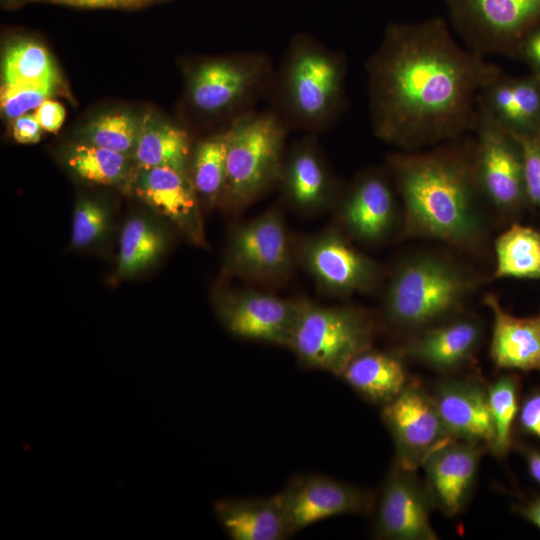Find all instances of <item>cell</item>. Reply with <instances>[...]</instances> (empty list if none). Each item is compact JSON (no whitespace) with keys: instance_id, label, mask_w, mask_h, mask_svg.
<instances>
[{"instance_id":"obj_1","label":"cell","mask_w":540,"mask_h":540,"mask_svg":"<svg viewBox=\"0 0 540 540\" xmlns=\"http://www.w3.org/2000/svg\"><path fill=\"white\" fill-rule=\"evenodd\" d=\"M501 70L465 47L442 16L392 22L365 64L373 134L401 151L471 134L479 92Z\"/></svg>"},{"instance_id":"obj_2","label":"cell","mask_w":540,"mask_h":540,"mask_svg":"<svg viewBox=\"0 0 540 540\" xmlns=\"http://www.w3.org/2000/svg\"><path fill=\"white\" fill-rule=\"evenodd\" d=\"M387 170L402 203V236L483 250L486 228L475 167L474 133L435 146L396 151Z\"/></svg>"},{"instance_id":"obj_3","label":"cell","mask_w":540,"mask_h":540,"mask_svg":"<svg viewBox=\"0 0 540 540\" xmlns=\"http://www.w3.org/2000/svg\"><path fill=\"white\" fill-rule=\"evenodd\" d=\"M346 59L314 37H292L274 85L277 114L310 133L331 126L344 108Z\"/></svg>"},{"instance_id":"obj_4","label":"cell","mask_w":540,"mask_h":540,"mask_svg":"<svg viewBox=\"0 0 540 540\" xmlns=\"http://www.w3.org/2000/svg\"><path fill=\"white\" fill-rule=\"evenodd\" d=\"M476 287V277L452 259L418 254L393 272L383 315L393 327L422 330L454 315Z\"/></svg>"},{"instance_id":"obj_5","label":"cell","mask_w":540,"mask_h":540,"mask_svg":"<svg viewBox=\"0 0 540 540\" xmlns=\"http://www.w3.org/2000/svg\"><path fill=\"white\" fill-rule=\"evenodd\" d=\"M287 128L275 110H251L231 121L224 132L227 186L222 206L243 210L279 183Z\"/></svg>"},{"instance_id":"obj_6","label":"cell","mask_w":540,"mask_h":540,"mask_svg":"<svg viewBox=\"0 0 540 540\" xmlns=\"http://www.w3.org/2000/svg\"><path fill=\"white\" fill-rule=\"evenodd\" d=\"M373 321L353 306H320L303 301L289 349L300 362L341 376L350 361L371 348Z\"/></svg>"},{"instance_id":"obj_7","label":"cell","mask_w":540,"mask_h":540,"mask_svg":"<svg viewBox=\"0 0 540 540\" xmlns=\"http://www.w3.org/2000/svg\"><path fill=\"white\" fill-rule=\"evenodd\" d=\"M448 22L471 51L515 59L519 44L540 26V0H445Z\"/></svg>"},{"instance_id":"obj_8","label":"cell","mask_w":540,"mask_h":540,"mask_svg":"<svg viewBox=\"0 0 540 540\" xmlns=\"http://www.w3.org/2000/svg\"><path fill=\"white\" fill-rule=\"evenodd\" d=\"M271 60L261 53L202 61L189 75L188 97L206 115L235 111L238 116L272 86Z\"/></svg>"},{"instance_id":"obj_9","label":"cell","mask_w":540,"mask_h":540,"mask_svg":"<svg viewBox=\"0 0 540 540\" xmlns=\"http://www.w3.org/2000/svg\"><path fill=\"white\" fill-rule=\"evenodd\" d=\"M475 167L484 200L500 212H516L528 201L520 143L477 107Z\"/></svg>"},{"instance_id":"obj_10","label":"cell","mask_w":540,"mask_h":540,"mask_svg":"<svg viewBox=\"0 0 540 540\" xmlns=\"http://www.w3.org/2000/svg\"><path fill=\"white\" fill-rule=\"evenodd\" d=\"M228 274L261 284H276L289 277L293 253L285 221L277 208L237 226L225 255Z\"/></svg>"},{"instance_id":"obj_11","label":"cell","mask_w":540,"mask_h":540,"mask_svg":"<svg viewBox=\"0 0 540 540\" xmlns=\"http://www.w3.org/2000/svg\"><path fill=\"white\" fill-rule=\"evenodd\" d=\"M297 257L316 284L332 295L367 293L380 279L378 265L336 229L304 240Z\"/></svg>"},{"instance_id":"obj_12","label":"cell","mask_w":540,"mask_h":540,"mask_svg":"<svg viewBox=\"0 0 540 540\" xmlns=\"http://www.w3.org/2000/svg\"><path fill=\"white\" fill-rule=\"evenodd\" d=\"M382 420L393 437L396 462L409 470L416 471L432 451L453 439L433 397L416 382L383 406Z\"/></svg>"},{"instance_id":"obj_13","label":"cell","mask_w":540,"mask_h":540,"mask_svg":"<svg viewBox=\"0 0 540 540\" xmlns=\"http://www.w3.org/2000/svg\"><path fill=\"white\" fill-rule=\"evenodd\" d=\"M278 495L288 536L330 517L367 514L374 504L368 490L323 475L295 478Z\"/></svg>"},{"instance_id":"obj_14","label":"cell","mask_w":540,"mask_h":540,"mask_svg":"<svg viewBox=\"0 0 540 540\" xmlns=\"http://www.w3.org/2000/svg\"><path fill=\"white\" fill-rule=\"evenodd\" d=\"M302 302L252 290L228 291L217 299L216 312L233 336L289 349Z\"/></svg>"},{"instance_id":"obj_15","label":"cell","mask_w":540,"mask_h":540,"mask_svg":"<svg viewBox=\"0 0 540 540\" xmlns=\"http://www.w3.org/2000/svg\"><path fill=\"white\" fill-rule=\"evenodd\" d=\"M416 471L396 461L383 485L377 507L374 536L387 540H436L430 522L434 506L426 484Z\"/></svg>"},{"instance_id":"obj_16","label":"cell","mask_w":540,"mask_h":540,"mask_svg":"<svg viewBox=\"0 0 540 540\" xmlns=\"http://www.w3.org/2000/svg\"><path fill=\"white\" fill-rule=\"evenodd\" d=\"M396 189L388 170L359 173L343 193L339 216L348 234L375 244L387 238L397 223Z\"/></svg>"},{"instance_id":"obj_17","label":"cell","mask_w":540,"mask_h":540,"mask_svg":"<svg viewBox=\"0 0 540 540\" xmlns=\"http://www.w3.org/2000/svg\"><path fill=\"white\" fill-rule=\"evenodd\" d=\"M131 187L139 200L173 223L191 242L205 244L200 201L188 171L136 169Z\"/></svg>"},{"instance_id":"obj_18","label":"cell","mask_w":540,"mask_h":540,"mask_svg":"<svg viewBox=\"0 0 540 540\" xmlns=\"http://www.w3.org/2000/svg\"><path fill=\"white\" fill-rule=\"evenodd\" d=\"M278 184L286 201L303 214L325 210L338 196L336 180L311 135L296 140L285 153Z\"/></svg>"},{"instance_id":"obj_19","label":"cell","mask_w":540,"mask_h":540,"mask_svg":"<svg viewBox=\"0 0 540 540\" xmlns=\"http://www.w3.org/2000/svg\"><path fill=\"white\" fill-rule=\"evenodd\" d=\"M484 448L452 439L432 451L423 462L433 504L446 516L459 514L467 505Z\"/></svg>"},{"instance_id":"obj_20","label":"cell","mask_w":540,"mask_h":540,"mask_svg":"<svg viewBox=\"0 0 540 540\" xmlns=\"http://www.w3.org/2000/svg\"><path fill=\"white\" fill-rule=\"evenodd\" d=\"M477 107L516 139L540 136V79L503 69L479 92Z\"/></svg>"},{"instance_id":"obj_21","label":"cell","mask_w":540,"mask_h":540,"mask_svg":"<svg viewBox=\"0 0 540 540\" xmlns=\"http://www.w3.org/2000/svg\"><path fill=\"white\" fill-rule=\"evenodd\" d=\"M433 400L448 434L490 449L495 437L487 388L470 379H447Z\"/></svg>"},{"instance_id":"obj_22","label":"cell","mask_w":540,"mask_h":540,"mask_svg":"<svg viewBox=\"0 0 540 540\" xmlns=\"http://www.w3.org/2000/svg\"><path fill=\"white\" fill-rule=\"evenodd\" d=\"M483 337V327L474 317H461L421 330L404 347L409 357L439 371H452L468 363Z\"/></svg>"},{"instance_id":"obj_23","label":"cell","mask_w":540,"mask_h":540,"mask_svg":"<svg viewBox=\"0 0 540 540\" xmlns=\"http://www.w3.org/2000/svg\"><path fill=\"white\" fill-rule=\"evenodd\" d=\"M493 316L490 357L502 369L540 372V314L516 317L495 295L484 297Z\"/></svg>"},{"instance_id":"obj_24","label":"cell","mask_w":540,"mask_h":540,"mask_svg":"<svg viewBox=\"0 0 540 540\" xmlns=\"http://www.w3.org/2000/svg\"><path fill=\"white\" fill-rule=\"evenodd\" d=\"M215 516L233 540H282L288 537L279 495L266 498L219 499Z\"/></svg>"},{"instance_id":"obj_25","label":"cell","mask_w":540,"mask_h":540,"mask_svg":"<svg viewBox=\"0 0 540 540\" xmlns=\"http://www.w3.org/2000/svg\"><path fill=\"white\" fill-rule=\"evenodd\" d=\"M341 377L364 399L382 406L395 399L408 384L401 357L371 348L353 358Z\"/></svg>"},{"instance_id":"obj_26","label":"cell","mask_w":540,"mask_h":540,"mask_svg":"<svg viewBox=\"0 0 540 540\" xmlns=\"http://www.w3.org/2000/svg\"><path fill=\"white\" fill-rule=\"evenodd\" d=\"M190 141L187 132L173 124L146 116L133 154L136 169L171 167L188 171Z\"/></svg>"},{"instance_id":"obj_27","label":"cell","mask_w":540,"mask_h":540,"mask_svg":"<svg viewBox=\"0 0 540 540\" xmlns=\"http://www.w3.org/2000/svg\"><path fill=\"white\" fill-rule=\"evenodd\" d=\"M166 247L167 237L158 225L146 217L130 218L120 235L117 278H130L149 268Z\"/></svg>"},{"instance_id":"obj_28","label":"cell","mask_w":540,"mask_h":540,"mask_svg":"<svg viewBox=\"0 0 540 540\" xmlns=\"http://www.w3.org/2000/svg\"><path fill=\"white\" fill-rule=\"evenodd\" d=\"M493 278L540 279V231L513 224L494 244Z\"/></svg>"},{"instance_id":"obj_29","label":"cell","mask_w":540,"mask_h":540,"mask_svg":"<svg viewBox=\"0 0 540 540\" xmlns=\"http://www.w3.org/2000/svg\"><path fill=\"white\" fill-rule=\"evenodd\" d=\"M64 160L79 178L106 186L131 185L136 170L131 157L86 142L70 146Z\"/></svg>"},{"instance_id":"obj_30","label":"cell","mask_w":540,"mask_h":540,"mask_svg":"<svg viewBox=\"0 0 540 540\" xmlns=\"http://www.w3.org/2000/svg\"><path fill=\"white\" fill-rule=\"evenodd\" d=\"M189 174L200 203L207 208L223 204L227 186L224 132L198 143L191 155Z\"/></svg>"},{"instance_id":"obj_31","label":"cell","mask_w":540,"mask_h":540,"mask_svg":"<svg viewBox=\"0 0 540 540\" xmlns=\"http://www.w3.org/2000/svg\"><path fill=\"white\" fill-rule=\"evenodd\" d=\"M2 76L4 84L57 82V70L49 52L31 40H21L6 48Z\"/></svg>"},{"instance_id":"obj_32","label":"cell","mask_w":540,"mask_h":540,"mask_svg":"<svg viewBox=\"0 0 540 540\" xmlns=\"http://www.w3.org/2000/svg\"><path fill=\"white\" fill-rule=\"evenodd\" d=\"M495 437L490 450L504 456L512 447V430L519 411V379L502 375L487 388Z\"/></svg>"},{"instance_id":"obj_33","label":"cell","mask_w":540,"mask_h":540,"mask_svg":"<svg viewBox=\"0 0 540 540\" xmlns=\"http://www.w3.org/2000/svg\"><path fill=\"white\" fill-rule=\"evenodd\" d=\"M141 129V120L126 112L101 115L84 130L85 142L103 147L133 159Z\"/></svg>"},{"instance_id":"obj_34","label":"cell","mask_w":540,"mask_h":540,"mask_svg":"<svg viewBox=\"0 0 540 540\" xmlns=\"http://www.w3.org/2000/svg\"><path fill=\"white\" fill-rule=\"evenodd\" d=\"M110 213L106 206L92 199L80 200L74 208L70 244L81 249L99 242L106 234Z\"/></svg>"},{"instance_id":"obj_35","label":"cell","mask_w":540,"mask_h":540,"mask_svg":"<svg viewBox=\"0 0 540 540\" xmlns=\"http://www.w3.org/2000/svg\"><path fill=\"white\" fill-rule=\"evenodd\" d=\"M56 83L23 82L4 84L1 88V108L9 119H16L37 109L52 94Z\"/></svg>"},{"instance_id":"obj_36","label":"cell","mask_w":540,"mask_h":540,"mask_svg":"<svg viewBox=\"0 0 540 540\" xmlns=\"http://www.w3.org/2000/svg\"><path fill=\"white\" fill-rule=\"evenodd\" d=\"M517 140L523 152L528 201L540 209V136Z\"/></svg>"},{"instance_id":"obj_37","label":"cell","mask_w":540,"mask_h":540,"mask_svg":"<svg viewBox=\"0 0 540 540\" xmlns=\"http://www.w3.org/2000/svg\"><path fill=\"white\" fill-rule=\"evenodd\" d=\"M519 430L540 440V389L529 393L519 407L517 415Z\"/></svg>"},{"instance_id":"obj_38","label":"cell","mask_w":540,"mask_h":540,"mask_svg":"<svg viewBox=\"0 0 540 540\" xmlns=\"http://www.w3.org/2000/svg\"><path fill=\"white\" fill-rule=\"evenodd\" d=\"M515 60L522 61L540 79V26L527 34L518 46Z\"/></svg>"},{"instance_id":"obj_39","label":"cell","mask_w":540,"mask_h":540,"mask_svg":"<svg viewBox=\"0 0 540 540\" xmlns=\"http://www.w3.org/2000/svg\"><path fill=\"white\" fill-rule=\"evenodd\" d=\"M42 130L47 132H57L65 119L64 107L53 100L46 99L34 113Z\"/></svg>"},{"instance_id":"obj_40","label":"cell","mask_w":540,"mask_h":540,"mask_svg":"<svg viewBox=\"0 0 540 540\" xmlns=\"http://www.w3.org/2000/svg\"><path fill=\"white\" fill-rule=\"evenodd\" d=\"M41 126L34 114L26 113L14 119L12 136L18 143L31 144L39 141Z\"/></svg>"},{"instance_id":"obj_41","label":"cell","mask_w":540,"mask_h":540,"mask_svg":"<svg viewBox=\"0 0 540 540\" xmlns=\"http://www.w3.org/2000/svg\"><path fill=\"white\" fill-rule=\"evenodd\" d=\"M74 7L85 8H116L140 3V0H47Z\"/></svg>"},{"instance_id":"obj_42","label":"cell","mask_w":540,"mask_h":540,"mask_svg":"<svg viewBox=\"0 0 540 540\" xmlns=\"http://www.w3.org/2000/svg\"><path fill=\"white\" fill-rule=\"evenodd\" d=\"M523 455L531 477L540 485V448L523 447Z\"/></svg>"},{"instance_id":"obj_43","label":"cell","mask_w":540,"mask_h":540,"mask_svg":"<svg viewBox=\"0 0 540 540\" xmlns=\"http://www.w3.org/2000/svg\"><path fill=\"white\" fill-rule=\"evenodd\" d=\"M519 513L528 521L540 528V497L529 501L518 509Z\"/></svg>"},{"instance_id":"obj_44","label":"cell","mask_w":540,"mask_h":540,"mask_svg":"<svg viewBox=\"0 0 540 540\" xmlns=\"http://www.w3.org/2000/svg\"><path fill=\"white\" fill-rule=\"evenodd\" d=\"M141 1V0H140Z\"/></svg>"}]
</instances>
